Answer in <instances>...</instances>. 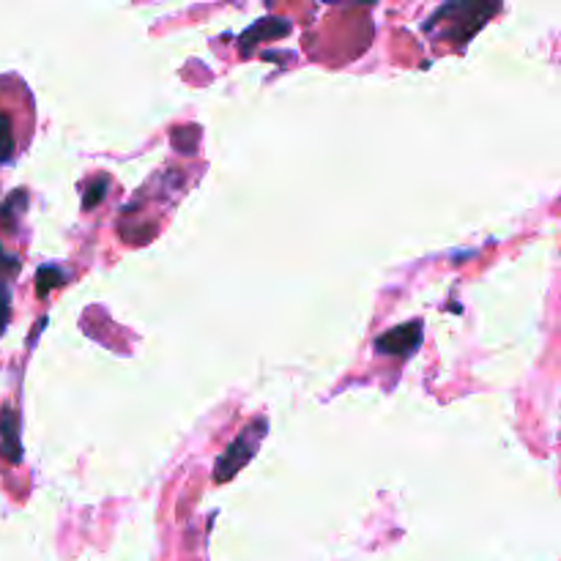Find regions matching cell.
<instances>
[{
	"label": "cell",
	"instance_id": "8",
	"mask_svg": "<svg viewBox=\"0 0 561 561\" xmlns=\"http://www.w3.org/2000/svg\"><path fill=\"white\" fill-rule=\"evenodd\" d=\"M58 283H60L58 268H42V272H38V296H47V290L55 288Z\"/></svg>",
	"mask_w": 561,
	"mask_h": 561
},
{
	"label": "cell",
	"instance_id": "5",
	"mask_svg": "<svg viewBox=\"0 0 561 561\" xmlns=\"http://www.w3.org/2000/svg\"><path fill=\"white\" fill-rule=\"evenodd\" d=\"M290 25L285 20H261L250 27V31L241 36V53H250L252 42H263V38H277V36H288Z\"/></svg>",
	"mask_w": 561,
	"mask_h": 561
},
{
	"label": "cell",
	"instance_id": "7",
	"mask_svg": "<svg viewBox=\"0 0 561 561\" xmlns=\"http://www.w3.org/2000/svg\"><path fill=\"white\" fill-rule=\"evenodd\" d=\"M104 195H107V179H93L91 184H88L85 201H82V206H85V208L99 206V203L104 201Z\"/></svg>",
	"mask_w": 561,
	"mask_h": 561
},
{
	"label": "cell",
	"instance_id": "6",
	"mask_svg": "<svg viewBox=\"0 0 561 561\" xmlns=\"http://www.w3.org/2000/svg\"><path fill=\"white\" fill-rule=\"evenodd\" d=\"M14 157V126L9 115L0 113V162H9Z\"/></svg>",
	"mask_w": 561,
	"mask_h": 561
},
{
	"label": "cell",
	"instance_id": "3",
	"mask_svg": "<svg viewBox=\"0 0 561 561\" xmlns=\"http://www.w3.org/2000/svg\"><path fill=\"white\" fill-rule=\"evenodd\" d=\"M420 343H422V323L414 321L381 334V337L376 340V351L387 356H411L416 348H420Z\"/></svg>",
	"mask_w": 561,
	"mask_h": 561
},
{
	"label": "cell",
	"instance_id": "4",
	"mask_svg": "<svg viewBox=\"0 0 561 561\" xmlns=\"http://www.w3.org/2000/svg\"><path fill=\"white\" fill-rule=\"evenodd\" d=\"M0 453L9 460H20V425H16V414H11V409H3L0 414Z\"/></svg>",
	"mask_w": 561,
	"mask_h": 561
},
{
	"label": "cell",
	"instance_id": "1",
	"mask_svg": "<svg viewBox=\"0 0 561 561\" xmlns=\"http://www.w3.org/2000/svg\"><path fill=\"white\" fill-rule=\"evenodd\" d=\"M496 11L499 5L493 3H447L427 20L425 31L438 42L466 44Z\"/></svg>",
	"mask_w": 561,
	"mask_h": 561
},
{
	"label": "cell",
	"instance_id": "2",
	"mask_svg": "<svg viewBox=\"0 0 561 561\" xmlns=\"http://www.w3.org/2000/svg\"><path fill=\"white\" fill-rule=\"evenodd\" d=\"M266 431H268L266 420L250 422V425L239 433V438H233V444H230V447L222 453L217 469H214V480L228 482L230 477L239 474V471L244 469L252 458H255V453L261 449V442H263V436H266Z\"/></svg>",
	"mask_w": 561,
	"mask_h": 561
},
{
	"label": "cell",
	"instance_id": "9",
	"mask_svg": "<svg viewBox=\"0 0 561 561\" xmlns=\"http://www.w3.org/2000/svg\"><path fill=\"white\" fill-rule=\"evenodd\" d=\"M9 305H11V296H9V288H5L3 283H0V332H3V327L9 323Z\"/></svg>",
	"mask_w": 561,
	"mask_h": 561
}]
</instances>
